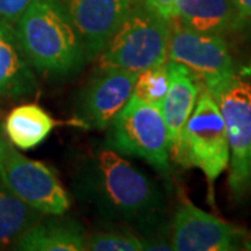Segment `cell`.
<instances>
[{"label":"cell","mask_w":251,"mask_h":251,"mask_svg":"<svg viewBox=\"0 0 251 251\" xmlns=\"http://www.w3.org/2000/svg\"><path fill=\"white\" fill-rule=\"evenodd\" d=\"M143 3L161 17L171 21L177 0H143Z\"/></svg>","instance_id":"obj_21"},{"label":"cell","mask_w":251,"mask_h":251,"mask_svg":"<svg viewBox=\"0 0 251 251\" xmlns=\"http://www.w3.org/2000/svg\"><path fill=\"white\" fill-rule=\"evenodd\" d=\"M219 106L229 144V190L236 202L251 196V80L239 73L205 88Z\"/></svg>","instance_id":"obj_4"},{"label":"cell","mask_w":251,"mask_h":251,"mask_svg":"<svg viewBox=\"0 0 251 251\" xmlns=\"http://www.w3.org/2000/svg\"><path fill=\"white\" fill-rule=\"evenodd\" d=\"M0 183L42 215H64L70 197L50 168L21 155L10 144L0 156Z\"/></svg>","instance_id":"obj_7"},{"label":"cell","mask_w":251,"mask_h":251,"mask_svg":"<svg viewBox=\"0 0 251 251\" xmlns=\"http://www.w3.org/2000/svg\"><path fill=\"white\" fill-rule=\"evenodd\" d=\"M168 88H169V73H168V66L165 63L137 73L131 98L137 99L143 103L161 106Z\"/></svg>","instance_id":"obj_18"},{"label":"cell","mask_w":251,"mask_h":251,"mask_svg":"<svg viewBox=\"0 0 251 251\" xmlns=\"http://www.w3.org/2000/svg\"><path fill=\"white\" fill-rule=\"evenodd\" d=\"M87 60L97 59L131 10L134 0H62Z\"/></svg>","instance_id":"obj_11"},{"label":"cell","mask_w":251,"mask_h":251,"mask_svg":"<svg viewBox=\"0 0 251 251\" xmlns=\"http://www.w3.org/2000/svg\"><path fill=\"white\" fill-rule=\"evenodd\" d=\"M137 73L122 69H98L82 88L77 117L88 128L108 130L131 98Z\"/></svg>","instance_id":"obj_10"},{"label":"cell","mask_w":251,"mask_h":251,"mask_svg":"<svg viewBox=\"0 0 251 251\" xmlns=\"http://www.w3.org/2000/svg\"><path fill=\"white\" fill-rule=\"evenodd\" d=\"M13 28L28 64L44 77H73L88 63L62 0H31Z\"/></svg>","instance_id":"obj_2"},{"label":"cell","mask_w":251,"mask_h":251,"mask_svg":"<svg viewBox=\"0 0 251 251\" xmlns=\"http://www.w3.org/2000/svg\"><path fill=\"white\" fill-rule=\"evenodd\" d=\"M168 60L184 66L202 88L237 73L233 54L222 35L204 34L171 23Z\"/></svg>","instance_id":"obj_8"},{"label":"cell","mask_w":251,"mask_h":251,"mask_svg":"<svg viewBox=\"0 0 251 251\" xmlns=\"http://www.w3.org/2000/svg\"><path fill=\"white\" fill-rule=\"evenodd\" d=\"M74 193L97 215L133 225L140 232L162 222L163 198L155 181L110 147L81 161Z\"/></svg>","instance_id":"obj_1"},{"label":"cell","mask_w":251,"mask_h":251,"mask_svg":"<svg viewBox=\"0 0 251 251\" xmlns=\"http://www.w3.org/2000/svg\"><path fill=\"white\" fill-rule=\"evenodd\" d=\"M247 233L242 227L186 201L180 204L172 219V249L176 251L242 250Z\"/></svg>","instance_id":"obj_9"},{"label":"cell","mask_w":251,"mask_h":251,"mask_svg":"<svg viewBox=\"0 0 251 251\" xmlns=\"http://www.w3.org/2000/svg\"><path fill=\"white\" fill-rule=\"evenodd\" d=\"M171 23L197 32L222 36L239 29L232 0H177Z\"/></svg>","instance_id":"obj_14"},{"label":"cell","mask_w":251,"mask_h":251,"mask_svg":"<svg viewBox=\"0 0 251 251\" xmlns=\"http://www.w3.org/2000/svg\"><path fill=\"white\" fill-rule=\"evenodd\" d=\"M85 250L90 251H141L143 242L128 230L98 232L87 236Z\"/></svg>","instance_id":"obj_19"},{"label":"cell","mask_w":251,"mask_h":251,"mask_svg":"<svg viewBox=\"0 0 251 251\" xmlns=\"http://www.w3.org/2000/svg\"><path fill=\"white\" fill-rule=\"evenodd\" d=\"M173 159L204 173L209 188L229 166L226 125L211 92L201 87L197 103L181 130Z\"/></svg>","instance_id":"obj_5"},{"label":"cell","mask_w":251,"mask_h":251,"mask_svg":"<svg viewBox=\"0 0 251 251\" xmlns=\"http://www.w3.org/2000/svg\"><path fill=\"white\" fill-rule=\"evenodd\" d=\"M171 21L134 0L127 17L97 56L98 69L138 73L168 62Z\"/></svg>","instance_id":"obj_3"},{"label":"cell","mask_w":251,"mask_h":251,"mask_svg":"<svg viewBox=\"0 0 251 251\" xmlns=\"http://www.w3.org/2000/svg\"><path fill=\"white\" fill-rule=\"evenodd\" d=\"M169 88L161 103V112L171 141V158L177 152L181 130L197 103L201 85L184 66L168 60Z\"/></svg>","instance_id":"obj_12"},{"label":"cell","mask_w":251,"mask_h":251,"mask_svg":"<svg viewBox=\"0 0 251 251\" xmlns=\"http://www.w3.org/2000/svg\"><path fill=\"white\" fill-rule=\"evenodd\" d=\"M108 147L143 159L163 176L171 173V141L161 106L130 98L109 127Z\"/></svg>","instance_id":"obj_6"},{"label":"cell","mask_w":251,"mask_h":251,"mask_svg":"<svg viewBox=\"0 0 251 251\" xmlns=\"http://www.w3.org/2000/svg\"><path fill=\"white\" fill-rule=\"evenodd\" d=\"M10 144L11 143L9 141L6 133H4V126L1 125V122H0V156H1V153L7 150V147H9Z\"/></svg>","instance_id":"obj_23"},{"label":"cell","mask_w":251,"mask_h":251,"mask_svg":"<svg viewBox=\"0 0 251 251\" xmlns=\"http://www.w3.org/2000/svg\"><path fill=\"white\" fill-rule=\"evenodd\" d=\"M233 1L239 28L251 29V0H232Z\"/></svg>","instance_id":"obj_22"},{"label":"cell","mask_w":251,"mask_h":251,"mask_svg":"<svg viewBox=\"0 0 251 251\" xmlns=\"http://www.w3.org/2000/svg\"><path fill=\"white\" fill-rule=\"evenodd\" d=\"M44 218L9 190L0 187V249L14 246L29 227Z\"/></svg>","instance_id":"obj_17"},{"label":"cell","mask_w":251,"mask_h":251,"mask_svg":"<svg viewBox=\"0 0 251 251\" xmlns=\"http://www.w3.org/2000/svg\"><path fill=\"white\" fill-rule=\"evenodd\" d=\"M31 0H0V24L14 27Z\"/></svg>","instance_id":"obj_20"},{"label":"cell","mask_w":251,"mask_h":251,"mask_svg":"<svg viewBox=\"0 0 251 251\" xmlns=\"http://www.w3.org/2000/svg\"><path fill=\"white\" fill-rule=\"evenodd\" d=\"M57 122L36 103H24L9 113L4 133L9 141L20 150H32L44 143Z\"/></svg>","instance_id":"obj_16"},{"label":"cell","mask_w":251,"mask_h":251,"mask_svg":"<svg viewBox=\"0 0 251 251\" xmlns=\"http://www.w3.org/2000/svg\"><path fill=\"white\" fill-rule=\"evenodd\" d=\"M35 74L23 54L14 28L0 24V98H20L35 94Z\"/></svg>","instance_id":"obj_15"},{"label":"cell","mask_w":251,"mask_h":251,"mask_svg":"<svg viewBox=\"0 0 251 251\" xmlns=\"http://www.w3.org/2000/svg\"><path fill=\"white\" fill-rule=\"evenodd\" d=\"M87 233L77 221L49 215L29 227L13 246L23 251H84Z\"/></svg>","instance_id":"obj_13"}]
</instances>
